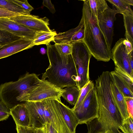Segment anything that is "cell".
<instances>
[{
	"mask_svg": "<svg viewBox=\"0 0 133 133\" xmlns=\"http://www.w3.org/2000/svg\"><path fill=\"white\" fill-rule=\"evenodd\" d=\"M47 54L49 64L42 74L41 79L47 80L61 88L77 85V72L71 54L63 55L55 45H46Z\"/></svg>",
	"mask_w": 133,
	"mask_h": 133,
	"instance_id": "6da1fadb",
	"label": "cell"
},
{
	"mask_svg": "<svg viewBox=\"0 0 133 133\" xmlns=\"http://www.w3.org/2000/svg\"><path fill=\"white\" fill-rule=\"evenodd\" d=\"M82 1V17L84 26L83 41L97 61L108 62L111 58V48L100 29L98 17L92 12L88 0Z\"/></svg>",
	"mask_w": 133,
	"mask_h": 133,
	"instance_id": "7a4b0ae2",
	"label": "cell"
},
{
	"mask_svg": "<svg viewBox=\"0 0 133 133\" xmlns=\"http://www.w3.org/2000/svg\"><path fill=\"white\" fill-rule=\"evenodd\" d=\"M42 81L38 75L27 72L16 81L2 84L0 85V100L10 110L20 104L19 98L38 87Z\"/></svg>",
	"mask_w": 133,
	"mask_h": 133,
	"instance_id": "3957f363",
	"label": "cell"
},
{
	"mask_svg": "<svg viewBox=\"0 0 133 133\" xmlns=\"http://www.w3.org/2000/svg\"><path fill=\"white\" fill-rule=\"evenodd\" d=\"M71 55L77 71V87L80 89L90 81L89 65L92 55L83 41L72 44Z\"/></svg>",
	"mask_w": 133,
	"mask_h": 133,
	"instance_id": "277c9868",
	"label": "cell"
},
{
	"mask_svg": "<svg viewBox=\"0 0 133 133\" xmlns=\"http://www.w3.org/2000/svg\"><path fill=\"white\" fill-rule=\"evenodd\" d=\"M40 85L29 93L20 98V104L26 101H39L46 99H55L61 101V97L64 92L61 88L47 80L42 79Z\"/></svg>",
	"mask_w": 133,
	"mask_h": 133,
	"instance_id": "5b68a950",
	"label": "cell"
},
{
	"mask_svg": "<svg viewBox=\"0 0 133 133\" xmlns=\"http://www.w3.org/2000/svg\"><path fill=\"white\" fill-rule=\"evenodd\" d=\"M73 110L79 120V124H86L98 117L99 104L95 87L79 105Z\"/></svg>",
	"mask_w": 133,
	"mask_h": 133,
	"instance_id": "8992f818",
	"label": "cell"
},
{
	"mask_svg": "<svg viewBox=\"0 0 133 133\" xmlns=\"http://www.w3.org/2000/svg\"><path fill=\"white\" fill-rule=\"evenodd\" d=\"M56 99L43 100L45 123L58 133H71L63 117Z\"/></svg>",
	"mask_w": 133,
	"mask_h": 133,
	"instance_id": "52a82bcc",
	"label": "cell"
},
{
	"mask_svg": "<svg viewBox=\"0 0 133 133\" xmlns=\"http://www.w3.org/2000/svg\"><path fill=\"white\" fill-rule=\"evenodd\" d=\"M124 38L119 39L111 50V58L116 67L121 69L133 78V69L130 65L129 54L126 52L123 43Z\"/></svg>",
	"mask_w": 133,
	"mask_h": 133,
	"instance_id": "ba28073f",
	"label": "cell"
},
{
	"mask_svg": "<svg viewBox=\"0 0 133 133\" xmlns=\"http://www.w3.org/2000/svg\"><path fill=\"white\" fill-rule=\"evenodd\" d=\"M118 9H112L109 7L98 17L100 29L104 34L107 43L111 48L114 35V22L116 19V15L121 14Z\"/></svg>",
	"mask_w": 133,
	"mask_h": 133,
	"instance_id": "9c48e42d",
	"label": "cell"
},
{
	"mask_svg": "<svg viewBox=\"0 0 133 133\" xmlns=\"http://www.w3.org/2000/svg\"><path fill=\"white\" fill-rule=\"evenodd\" d=\"M9 18L37 32L52 31L49 26V19L46 17L40 18L30 14L19 15Z\"/></svg>",
	"mask_w": 133,
	"mask_h": 133,
	"instance_id": "30bf717a",
	"label": "cell"
},
{
	"mask_svg": "<svg viewBox=\"0 0 133 133\" xmlns=\"http://www.w3.org/2000/svg\"><path fill=\"white\" fill-rule=\"evenodd\" d=\"M0 29L22 38L33 40L38 32L7 18H0Z\"/></svg>",
	"mask_w": 133,
	"mask_h": 133,
	"instance_id": "8fae6325",
	"label": "cell"
},
{
	"mask_svg": "<svg viewBox=\"0 0 133 133\" xmlns=\"http://www.w3.org/2000/svg\"><path fill=\"white\" fill-rule=\"evenodd\" d=\"M24 104L29 115V127L37 128L44 126L46 123L43 101H26Z\"/></svg>",
	"mask_w": 133,
	"mask_h": 133,
	"instance_id": "7c38bea8",
	"label": "cell"
},
{
	"mask_svg": "<svg viewBox=\"0 0 133 133\" xmlns=\"http://www.w3.org/2000/svg\"><path fill=\"white\" fill-rule=\"evenodd\" d=\"M84 35V26L83 18L77 26L63 32L57 34L52 41L55 43H64L72 44L83 41Z\"/></svg>",
	"mask_w": 133,
	"mask_h": 133,
	"instance_id": "4fadbf2b",
	"label": "cell"
},
{
	"mask_svg": "<svg viewBox=\"0 0 133 133\" xmlns=\"http://www.w3.org/2000/svg\"><path fill=\"white\" fill-rule=\"evenodd\" d=\"M33 40L22 38L6 44L0 48V59L34 46Z\"/></svg>",
	"mask_w": 133,
	"mask_h": 133,
	"instance_id": "5bb4252c",
	"label": "cell"
},
{
	"mask_svg": "<svg viewBox=\"0 0 133 133\" xmlns=\"http://www.w3.org/2000/svg\"><path fill=\"white\" fill-rule=\"evenodd\" d=\"M63 117L71 133H76V127L79 121L74 110L63 103L61 101L56 99Z\"/></svg>",
	"mask_w": 133,
	"mask_h": 133,
	"instance_id": "9a60e30c",
	"label": "cell"
},
{
	"mask_svg": "<svg viewBox=\"0 0 133 133\" xmlns=\"http://www.w3.org/2000/svg\"><path fill=\"white\" fill-rule=\"evenodd\" d=\"M10 115L12 117L16 125L29 127V115L24 103L18 104L10 109Z\"/></svg>",
	"mask_w": 133,
	"mask_h": 133,
	"instance_id": "2e32d148",
	"label": "cell"
},
{
	"mask_svg": "<svg viewBox=\"0 0 133 133\" xmlns=\"http://www.w3.org/2000/svg\"><path fill=\"white\" fill-rule=\"evenodd\" d=\"M111 87L115 101L124 120L129 117L125 97L118 89L112 78Z\"/></svg>",
	"mask_w": 133,
	"mask_h": 133,
	"instance_id": "e0dca14e",
	"label": "cell"
},
{
	"mask_svg": "<svg viewBox=\"0 0 133 133\" xmlns=\"http://www.w3.org/2000/svg\"><path fill=\"white\" fill-rule=\"evenodd\" d=\"M123 17L124 26L125 30V38L133 46V12H122Z\"/></svg>",
	"mask_w": 133,
	"mask_h": 133,
	"instance_id": "ac0fdd59",
	"label": "cell"
},
{
	"mask_svg": "<svg viewBox=\"0 0 133 133\" xmlns=\"http://www.w3.org/2000/svg\"><path fill=\"white\" fill-rule=\"evenodd\" d=\"M64 89L65 91L62 94L61 97L70 104L74 106L79 97L80 89L75 86L66 87Z\"/></svg>",
	"mask_w": 133,
	"mask_h": 133,
	"instance_id": "d6986e66",
	"label": "cell"
},
{
	"mask_svg": "<svg viewBox=\"0 0 133 133\" xmlns=\"http://www.w3.org/2000/svg\"><path fill=\"white\" fill-rule=\"evenodd\" d=\"M110 73L112 81L124 97L133 98V93L131 92L118 75L114 71L110 72Z\"/></svg>",
	"mask_w": 133,
	"mask_h": 133,
	"instance_id": "ffe728a7",
	"label": "cell"
},
{
	"mask_svg": "<svg viewBox=\"0 0 133 133\" xmlns=\"http://www.w3.org/2000/svg\"><path fill=\"white\" fill-rule=\"evenodd\" d=\"M57 34L55 31L38 32L33 40V45L34 46L42 44L46 45L53 41Z\"/></svg>",
	"mask_w": 133,
	"mask_h": 133,
	"instance_id": "44dd1931",
	"label": "cell"
},
{
	"mask_svg": "<svg viewBox=\"0 0 133 133\" xmlns=\"http://www.w3.org/2000/svg\"><path fill=\"white\" fill-rule=\"evenodd\" d=\"M88 1L92 12L97 17L109 8L105 0H88Z\"/></svg>",
	"mask_w": 133,
	"mask_h": 133,
	"instance_id": "7402d4cb",
	"label": "cell"
},
{
	"mask_svg": "<svg viewBox=\"0 0 133 133\" xmlns=\"http://www.w3.org/2000/svg\"><path fill=\"white\" fill-rule=\"evenodd\" d=\"M0 6L10 12L20 15L30 14L10 0H0Z\"/></svg>",
	"mask_w": 133,
	"mask_h": 133,
	"instance_id": "603a6c76",
	"label": "cell"
},
{
	"mask_svg": "<svg viewBox=\"0 0 133 133\" xmlns=\"http://www.w3.org/2000/svg\"><path fill=\"white\" fill-rule=\"evenodd\" d=\"M94 87L93 82L90 80L80 89V95L78 100L73 108L72 109H74L78 107L84 99L89 92Z\"/></svg>",
	"mask_w": 133,
	"mask_h": 133,
	"instance_id": "cb8c5ba5",
	"label": "cell"
},
{
	"mask_svg": "<svg viewBox=\"0 0 133 133\" xmlns=\"http://www.w3.org/2000/svg\"><path fill=\"white\" fill-rule=\"evenodd\" d=\"M22 37L6 31L0 29V45H3Z\"/></svg>",
	"mask_w": 133,
	"mask_h": 133,
	"instance_id": "d4e9b609",
	"label": "cell"
},
{
	"mask_svg": "<svg viewBox=\"0 0 133 133\" xmlns=\"http://www.w3.org/2000/svg\"><path fill=\"white\" fill-rule=\"evenodd\" d=\"M114 71L118 75L131 92L133 93V78L123 70L116 67L115 66Z\"/></svg>",
	"mask_w": 133,
	"mask_h": 133,
	"instance_id": "484cf974",
	"label": "cell"
},
{
	"mask_svg": "<svg viewBox=\"0 0 133 133\" xmlns=\"http://www.w3.org/2000/svg\"><path fill=\"white\" fill-rule=\"evenodd\" d=\"M112 4L117 9L122 12L129 11L133 12L131 8L130 5L126 2L125 0H107Z\"/></svg>",
	"mask_w": 133,
	"mask_h": 133,
	"instance_id": "4316f807",
	"label": "cell"
},
{
	"mask_svg": "<svg viewBox=\"0 0 133 133\" xmlns=\"http://www.w3.org/2000/svg\"><path fill=\"white\" fill-rule=\"evenodd\" d=\"M56 48L61 54L64 55L71 54L72 44L64 43H55Z\"/></svg>",
	"mask_w": 133,
	"mask_h": 133,
	"instance_id": "83f0119b",
	"label": "cell"
},
{
	"mask_svg": "<svg viewBox=\"0 0 133 133\" xmlns=\"http://www.w3.org/2000/svg\"><path fill=\"white\" fill-rule=\"evenodd\" d=\"M122 127L123 133H133V118L128 117L124 120Z\"/></svg>",
	"mask_w": 133,
	"mask_h": 133,
	"instance_id": "f1b7e54d",
	"label": "cell"
},
{
	"mask_svg": "<svg viewBox=\"0 0 133 133\" xmlns=\"http://www.w3.org/2000/svg\"><path fill=\"white\" fill-rule=\"evenodd\" d=\"M10 115V109L0 100V121L6 120Z\"/></svg>",
	"mask_w": 133,
	"mask_h": 133,
	"instance_id": "f546056e",
	"label": "cell"
},
{
	"mask_svg": "<svg viewBox=\"0 0 133 133\" xmlns=\"http://www.w3.org/2000/svg\"><path fill=\"white\" fill-rule=\"evenodd\" d=\"M10 1L17 5L20 6L30 14L31 12L34 9V8L29 4L27 0H10Z\"/></svg>",
	"mask_w": 133,
	"mask_h": 133,
	"instance_id": "4dcf8cb0",
	"label": "cell"
},
{
	"mask_svg": "<svg viewBox=\"0 0 133 133\" xmlns=\"http://www.w3.org/2000/svg\"><path fill=\"white\" fill-rule=\"evenodd\" d=\"M17 133H37V128L30 127L16 126Z\"/></svg>",
	"mask_w": 133,
	"mask_h": 133,
	"instance_id": "1f68e13d",
	"label": "cell"
},
{
	"mask_svg": "<svg viewBox=\"0 0 133 133\" xmlns=\"http://www.w3.org/2000/svg\"><path fill=\"white\" fill-rule=\"evenodd\" d=\"M129 117L133 118V98L125 97Z\"/></svg>",
	"mask_w": 133,
	"mask_h": 133,
	"instance_id": "d6a6232c",
	"label": "cell"
},
{
	"mask_svg": "<svg viewBox=\"0 0 133 133\" xmlns=\"http://www.w3.org/2000/svg\"><path fill=\"white\" fill-rule=\"evenodd\" d=\"M20 15L10 12L0 6V18H9Z\"/></svg>",
	"mask_w": 133,
	"mask_h": 133,
	"instance_id": "836d02e7",
	"label": "cell"
},
{
	"mask_svg": "<svg viewBox=\"0 0 133 133\" xmlns=\"http://www.w3.org/2000/svg\"><path fill=\"white\" fill-rule=\"evenodd\" d=\"M43 6L47 7L52 14H54L56 12L54 5L52 3L50 0H43Z\"/></svg>",
	"mask_w": 133,
	"mask_h": 133,
	"instance_id": "e575fe53",
	"label": "cell"
},
{
	"mask_svg": "<svg viewBox=\"0 0 133 133\" xmlns=\"http://www.w3.org/2000/svg\"><path fill=\"white\" fill-rule=\"evenodd\" d=\"M123 42L125 45L126 52L128 54H129L133 51V46L130 42L125 38H124Z\"/></svg>",
	"mask_w": 133,
	"mask_h": 133,
	"instance_id": "d590c367",
	"label": "cell"
},
{
	"mask_svg": "<svg viewBox=\"0 0 133 133\" xmlns=\"http://www.w3.org/2000/svg\"><path fill=\"white\" fill-rule=\"evenodd\" d=\"M48 133H58L49 124L46 123Z\"/></svg>",
	"mask_w": 133,
	"mask_h": 133,
	"instance_id": "8d00e7d4",
	"label": "cell"
},
{
	"mask_svg": "<svg viewBox=\"0 0 133 133\" xmlns=\"http://www.w3.org/2000/svg\"><path fill=\"white\" fill-rule=\"evenodd\" d=\"M37 133H46V125L40 128H37Z\"/></svg>",
	"mask_w": 133,
	"mask_h": 133,
	"instance_id": "74e56055",
	"label": "cell"
},
{
	"mask_svg": "<svg viewBox=\"0 0 133 133\" xmlns=\"http://www.w3.org/2000/svg\"><path fill=\"white\" fill-rule=\"evenodd\" d=\"M133 51H132L129 54V61L130 66L133 69Z\"/></svg>",
	"mask_w": 133,
	"mask_h": 133,
	"instance_id": "f35d334b",
	"label": "cell"
},
{
	"mask_svg": "<svg viewBox=\"0 0 133 133\" xmlns=\"http://www.w3.org/2000/svg\"><path fill=\"white\" fill-rule=\"evenodd\" d=\"M127 3L130 5H133V0H125Z\"/></svg>",
	"mask_w": 133,
	"mask_h": 133,
	"instance_id": "ab89813d",
	"label": "cell"
},
{
	"mask_svg": "<svg viewBox=\"0 0 133 133\" xmlns=\"http://www.w3.org/2000/svg\"><path fill=\"white\" fill-rule=\"evenodd\" d=\"M46 51L43 48H42L40 49V52L42 54H44L45 53Z\"/></svg>",
	"mask_w": 133,
	"mask_h": 133,
	"instance_id": "60d3db41",
	"label": "cell"
},
{
	"mask_svg": "<svg viewBox=\"0 0 133 133\" xmlns=\"http://www.w3.org/2000/svg\"><path fill=\"white\" fill-rule=\"evenodd\" d=\"M45 125H46V124H45ZM46 133H48V130L46 128Z\"/></svg>",
	"mask_w": 133,
	"mask_h": 133,
	"instance_id": "b9f144b4",
	"label": "cell"
},
{
	"mask_svg": "<svg viewBox=\"0 0 133 133\" xmlns=\"http://www.w3.org/2000/svg\"><path fill=\"white\" fill-rule=\"evenodd\" d=\"M2 46H3V45H0V48H1V47Z\"/></svg>",
	"mask_w": 133,
	"mask_h": 133,
	"instance_id": "7bdbcfd3",
	"label": "cell"
}]
</instances>
